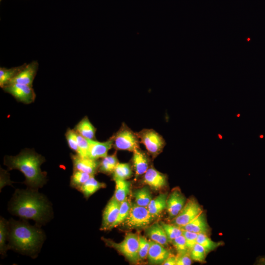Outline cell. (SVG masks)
Instances as JSON below:
<instances>
[{
	"label": "cell",
	"mask_w": 265,
	"mask_h": 265,
	"mask_svg": "<svg viewBox=\"0 0 265 265\" xmlns=\"http://www.w3.org/2000/svg\"><path fill=\"white\" fill-rule=\"evenodd\" d=\"M8 237V221L3 217L0 219V253L2 256L6 255L9 250L7 243Z\"/></svg>",
	"instance_id": "cell-26"
},
{
	"label": "cell",
	"mask_w": 265,
	"mask_h": 265,
	"mask_svg": "<svg viewBox=\"0 0 265 265\" xmlns=\"http://www.w3.org/2000/svg\"><path fill=\"white\" fill-rule=\"evenodd\" d=\"M45 240V234L41 226L30 225L25 219L8 220L9 249L35 258Z\"/></svg>",
	"instance_id": "cell-2"
},
{
	"label": "cell",
	"mask_w": 265,
	"mask_h": 265,
	"mask_svg": "<svg viewBox=\"0 0 265 265\" xmlns=\"http://www.w3.org/2000/svg\"><path fill=\"white\" fill-rule=\"evenodd\" d=\"M142 182L152 189L158 190L166 186L167 176L151 166L143 174Z\"/></svg>",
	"instance_id": "cell-13"
},
{
	"label": "cell",
	"mask_w": 265,
	"mask_h": 265,
	"mask_svg": "<svg viewBox=\"0 0 265 265\" xmlns=\"http://www.w3.org/2000/svg\"><path fill=\"white\" fill-rule=\"evenodd\" d=\"M38 68V63L36 61H33L28 64L26 63L23 69L9 83H17L32 86Z\"/></svg>",
	"instance_id": "cell-14"
},
{
	"label": "cell",
	"mask_w": 265,
	"mask_h": 265,
	"mask_svg": "<svg viewBox=\"0 0 265 265\" xmlns=\"http://www.w3.org/2000/svg\"><path fill=\"white\" fill-rule=\"evenodd\" d=\"M115 190L113 196L119 202L125 200L130 192L131 183L126 180L115 179Z\"/></svg>",
	"instance_id": "cell-24"
},
{
	"label": "cell",
	"mask_w": 265,
	"mask_h": 265,
	"mask_svg": "<svg viewBox=\"0 0 265 265\" xmlns=\"http://www.w3.org/2000/svg\"><path fill=\"white\" fill-rule=\"evenodd\" d=\"M189 253L192 261L201 263L206 262L207 254L204 247L200 244L196 243Z\"/></svg>",
	"instance_id": "cell-33"
},
{
	"label": "cell",
	"mask_w": 265,
	"mask_h": 265,
	"mask_svg": "<svg viewBox=\"0 0 265 265\" xmlns=\"http://www.w3.org/2000/svg\"><path fill=\"white\" fill-rule=\"evenodd\" d=\"M118 163L116 153L107 155L100 161L98 171L107 175L111 174Z\"/></svg>",
	"instance_id": "cell-23"
},
{
	"label": "cell",
	"mask_w": 265,
	"mask_h": 265,
	"mask_svg": "<svg viewBox=\"0 0 265 265\" xmlns=\"http://www.w3.org/2000/svg\"><path fill=\"white\" fill-rule=\"evenodd\" d=\"M148 154L140 148L133 152L132 161L135 176L143 175L149 168L150 159Z\"/></svg>",
	"instance_id": "cell-18"
},
{
	"label": "cell",
	"mask_w": 265,
	"mask_h": 265,
	"mask_svg": "<svg viewBox=\"0 0 265 265\" xmlns=\"http://www.w3.org/2000/svg\"><path fill=\"white\" fill-rule=\"evenodd\" d=\"M65 135L68 146L77 154L78 151V133L74 129L68 128Z\"/></svg>",
	"instance_id": "cell-35"
},
{
	"label": "cell",
	"mask_w": 265,
	"mask_h": 265,
	"mask_svg": "<svg viewBox=\"0 0 265 265\" xmlns=\"http://www.w3.org/2000/svg\"><path fill=\"white\" fill-rule=\"evenodd\" d=\"M186 201V198L180 188L175 187L171 190L167 198L166 208L170 220L179 213Z\"/></svg>",
	"instance_id": "cell-10"
},
{
	"label": "cell",
	"mask_w": 265,
	"mask_h": 265,
	"mask_svg": "<svg viewBox=\"0 0 265 265\" xmlns=\"http://www.w3.org/2000/svg\"><path fill=\"white\" fill-rule=\"evenodd\" d=\"M177 256L171 254L163 262V265H176Z\"/></svg>",
	"instance_id": "cell-40"
},
{
	"label": "cell",
	"mask_w": 265,
	"mask_h": 265,
	"mask_svg": "<svg viewBox=\"0 0 265 265\" xmlns=\"http://www.w3.org/2000/svg\"><path fill=\"white\" fill-rule=\"evenodd\" d=\"M167 196L166 193H160L151 200L147 209L153 216L156 217L166 209Z\"/></svg>",
	"instance_id": "cell-21"
},
{
	"label": "cell",
	"mask_w": 265,
	"mask_h": 265,
	"mask_svg": "<svg viewBox=\"0 0 265 265\" xmlns=\"http://www.w3.org/2000/svg\"><path fill=\"white\" fill-rule=\"evenodd\" d=\"M132 173L129 163H118L112 173L113 179L127 180L132 176Z\"/></svg>",
	"instance_id": "cell-29"
},
{
	"label": "cell",
	"mask_w": 265,
	"mask_h": 265,
	"mask_svg": "<svg viewBox=\"0 0 265 265\" xmlns=\"http://www.w3.org/2000/svg\"><path fill=\"white\" fill-rule=\"evenodd\" d=\"M26 64V63H25ZM25 64L21 66L7 69L3 67L0 68V86L3 88L5 85L9 84L10 81L18 75L23 69Z\"/></svg>",
	"instance_id": "cell-25"
},
{
	"label": "cell",
	"mask_w": 265,
	"mask_h": 265,
	"mask_svg": "<svg viewBox=\"0 0 265 265\" xmlns=\"http://www.w3.org/2000/svg\"><path fill=\"white\" fill-rule=\"evenodd\" d=\"M204 211L203 208L194 197H190L179 213L170 220V223L180 227L185 226L195 218Z\"/></svg>",
	"instance_id": "cell-8"
},
{
	"label": "cell",
	"mask_w": 265,
	"mask_h": 265,
	"mask_svg": "<svg viewBox=\"0 0 265 265\" xmlns=\"http://www.w3.org/2000/svg\"><path fill=\"white\" fill-rule=\"evenodd\" d=\"M156 218L150 213L147 208L135 203L132 205L128 217L121 225L128 230L141 229L150 225Z\"/></svg>",
	"instance_id": "cell-5"
},
{
	"label": "cell",
	"mask_w": 265,
	"mask_h": 265,
	"mask_svg": "<svg viewBox=\"0 0 265 265\" xmlns=\"http://www.w3.org/2000/svg\"><path fill=\"white\" fill-rule=\"evenodd\" d=\"M160 223L165 232L169 242L183 234L182 229L178 226L170 223H165L161 222Z\"/></svg>",
	"instance_id": "cell-32"
},
{
	"label": "cell",
	"mask_w": 265,
	"mask_h": 265,
	"mask_svg": "<svg viewBox=\"0 0 265 265\" xmlns=\"http://www.w3.org/2000/svg\"><path fill=\"white\" fill-rule=\"evenodd\" d=\"M136 134L140 143L145 146L148 154L154 158L162 152L166 145L163 137L152 129H144Z\"/></svg>",
	"instance_id": "cell-7"
},
{
	"label": "cell",
	"mask_w": 265,
	"mask_h": 265,
	"mask_svg": "<svg viewBox=\"0 0 265 265\" xmlns=\"http://www.w3.org/2000/svg\"><path fill=\"white\" fill-rule=\"evenodd\" d=\"M120 205V202L113 196L108 202L103 211L101 230H111V226L117 218Z\"/></svg>",
	"instance_id": "cell-11"
},
{
	"label": "cell",
	"mask_w": 265,
	"mask_h": 265,
	"mask_svg": "<svg viewBox=\"0 0 265 265\" xmlns=\"http://www.w3.org/2000/svg\"><path fill=\"white\" fill-rule=\"evenodd\" d=\"M197 243L204 247L207 255L224 245L223 241H214L210 238L209 236L203 234H198Z\"/></svg>",
	"instance_id": "cell-28"
},
{
	"label": "cell",
	"mask_w": 265,
	"mask_h": 265,
	"mask_svg": "<svg viewBox=\"0 0 265 265\" xmlns=\"http://www.w3.org/2000/svg\"><path fill=\"white\" fill-rule=\"evenodd\" d=\"M78 151L77 153L82 157H88L89 143L87 138L78 133Z\"/></svg>",
	"instance_id": "cell-37"
},
{
	"label": "cell",
	"mask_w": 265,
	"mask_h": 265,
	"mask_svg": "<svg viewBox=\"0 0 265 265\" xmlns=\"http://www.w3.org/2000/svg\"><path fill=\"white\" fill-rule=\"evenodd\" d=\"M45 158L33 149L26 148L15 156H5L3 163L8 170L17 169L25 176L24 183L27 188L38 190L47 183V173L40 166Z\"/></svg>",
	"instance_id": "cell-3"
},
{
	"label": "cell",
	"mask_w": 265,
	"mask_h": 265,
	"mask_svg": "<svg viewBox=\"0 0 265 265\" xmlns=\"http://www.w3.org/2000/svg\"><path fill=\"white\" fill-rule=\"evenodd\" d=\"M10 213L22 219L32 220L41 226L53 216L52 205L38 190L17 189L8 203Z\"/></svg>",
	"instance_id": "cell-1"
},
{
	"label": "cell",
	"mask_w": 265,
	"mask_h": 265,
	"mask_svg": "<svg viewBox=\"0 0 265 265\" xmlns=\"http://www.w3.org/2000/svg\"><path fill=\"white\" fill-rule=\"evenodd\" d=\"M171 242L177 252V255L189 253L185 238L183 235L175 238Z\"/></svg>",
	"instance_id": "cell-36"
},
{
	"label": "cell",
	"mask_w": 265,
	"mask_h": 265,
	"mask_svg": "<svg viewBox=\"0 0 265 265\" xmlns=\"http://www.w3.org/2000/svg\"></svg>",
	"instance_id": "cell-43"
},
{
	"label": "cell",
	"mask_w": 265,
	"mask_h": 265,
	"mask_svg": "<svg viewBox=\"0 0 265 265\" xmlns=\"http://www.w3.org/2000/svg\"><path fill=\"white\" fill-rule=\"evenodd\" d=\"M180 228L182 230L203 234L209 236L212 232V229L207 221L206 212L204 210L189 223Z\"/></svg>",
	"instance_id": "cell-16"
},
{
	"label": "cell",
	"mask_w": 265,
	"mask_h": 265,
	"mask_svg": "<svg viewBox=\"0 0 265 265\" xmlns=\"http://www.w3.org/2000/svg\"><path fill=\"white\" fill-rule=\"evenodd\" d=\"M3 91L11 95L18 102L29 104L34 102L36 94L32 88L27 85L11 83L2 88Z\"/></svg>",
	"instance_id": "cell-9"
},
{
	"label": "cell",
	"mask_w": 265,
	"mask_h": 265,
	"mask_svg": "<svg viewBox=\"0 0 265 265\" xmlns=\"http://www.w3.org/2000/svg\"><path fill=\"white\" fill-rule=\"evenodd\" d=\"M3 173H4V174L5 176V178L4 179H0V189H1L4 186L6 185H11V183H13V182H11L9 180V177L8 175H7L6 171Z\"/></svg>",
	"instance_id": "cell-41"
},
{
	"label": "cell",
	"mask_w": 265,
	"mask_h": 265,
	"mask_svg": "<svg viewBox=\"0 0 265 265\" xmlns=\"http://www.w3.org/2000/svg\"><path fill=\"white\" fill-rule=\"evenodd\" d=\"M146 236L152 240L167 246L169 240L160 223L155 222L146 228Z\"/></svg>",
	"instance_id": "cell-19"
},
{
	"label": "cell",
	"mask_w": 265,
	"mask_h": 265,
	"mask_svg": "<svg viewBox=\"0 0 265 265\" xmlns=\"http://www.w3.org/2000/svg\"><path fill=\"white\" fill-rule=\"evenodd\" d=\"M132 204L129 199L127 198L120 203V208L117 218L111 227V230L121 224L128 217Z\"/></svg>",
	"instance_id": "cell-31"
},
{
	"label": "cell",
	"mask_w": 265,
	"mask_h": 265,
	"mask_svg": "<svg viewBox=\"0 0 265 265\" xmlns=\"http://www.w3.org/2000/svg\"><path fill=\"white\" fill-rule=\"evenodd\" d=\"M139 236L137 233H129L124 239L116 243L110 239L102 238L106 244L112 247L124 255L130 262L136 263L139 259Z\"/></svg>",
	"instance_id": "cell-4"
},
{
	"label": "cell",
	"mask_w": 265,
	"mask_h": 265,
	"mask_svg": "<svg viewBox=\"0 0 265 265\" xmlns=\"http://www.w3.org/2000/svg\"><path fill=\"white\" fill-rule=\"evenodd\" d=\"M182 235L185 238L189 252V251L197 243V238L198 234L188 231L183 230Z\"/></svg>",
	"instance_id": "cell-38"
},
{
	"label": "cell",
	"mask_w": 265,
	"mask_h": 265,
	"mask_svg": "<svg viewBox=\"0 0 265 265\" xmlns=\"http://www.w3.org/2000/svg\"><path fill=\"white\" fill-rule=\"evenodd\" d=\"M92 176L89 174L78 170H73L70 178V186L79 190V188Z\"/></svg>",
	"instance_id": "cell-30"
},
{
	"label": "cell",
	"mask_w": 265,
	"mask_h": 265,
	"mask_svg": "<svg viewBox=\"0 0 265 265\" xmlns=\"http://www.w3.org/2000/svg\"><path fill=\"white\" fill-rule=\"evenodd\" d=\"M192 264L189 253L177 255L176 265H190Z\"/></svg>",
	"instance_id": "cell-39"
},
{
	"label": "cell",
	"mask_w": 265,
	"mask_h": 265,
	"mask_svg": "<svg viewBox=\"0 0 265 265\" xmlns=\"http://www.w3.org/2000/svg\"><path fill=\"white\" fill-rule=\"evenodd\" d=\"M135 203L140 206L147 208L152 199L149 186H145L135 190L133 193Z\"/></svg>",
	"instance_id": "cell-27"
},
{
	"label": "cell",
	"mask_w": 265,
	"mask_h": 265,
	"mask_svg": "<svg viewBox=\"0 0 265 265\" xmlns=\"http://www.w3.org/2000/svg\"><path fill=\"white\" fill-rule=\"evenodd\" d=\"M150 246V240H148L144 236H139L138 257L139 260L147 258Z\"/></svg>",
	"instance_id": "cell-34"
},
{
	"label": "cell",
	"mask_w": 265,
	"mask_h": 265,
	"mask_svg": "<svg viewBox=\"0 0 265 265\" xmlns=\"http://www.w3.org/2000/svg\"><path fill=\"white\" fill-rule=\"evenodd\" d=\"M256 264L265 265V257H259L257 259Z\"/></svg>",
	"instance_id": "cell-42"
},
{
	"label": "cell",
	"mask_w": 265,
	"mask_h": 265,
	"mask_svg": "<svg viewBox=\"0 0 265 265\" xmlns=\"http://www.w3.org/2000/svg\"><path fill=\"white\" fill-rule=\"evenodd\" d=\"M73 163V170H78L94 176L97 171L99 166L98 160H94L88 157H82L77 154H71Z\"/></svg>",
	"instance_id": "cell-12"
},
{
	"label": "cell",
	"mask_w": 265,
	"mask_h": 265,
	"mask_svg": "<svg viewBox=\"0 0 265 265\" xmlns=\"http://www.w3.org/2000/svg\"><path fill=\"white\" fill-rule=\"evenodd\" d=\"M171 254L170 251L165 246L150 240V246L147 256L150 264L162 265Z\"/></svg>",
	"instance_id": "cell-15"
},
{
	"label": "cell",
	"mask_w": 265,
	"mask_h": 265,
	"mask_svg": "<svg viewBox=\"0 0 265 265\" xmlns=\"http://www.w3.org/2000/svg\"><path fill=\"white\" fill-rule=\"evenodd\" d=\"M74 130L79 134L89 139H94L96 132L87 116L84 117L75 126Z\"/></svg>",
	"instance_id": "cell-20"
},
{
	"label": "cell",
	"mask_w": 265,
	"mask_h": 265,
	"mask_svg": "<svg viewBox=\"0 0 265 265\" xmlns=\"http://www.w3.org/2000/svg\"><path fill=\"white\" fill-rule=\"evenodd\" d=\"M105 183L100 182L93 176L90 177L78 190L87 199L101 188L106 187Z\"/></svg>",
	"instance_id": "cell-22"
},
{
	"label": "cell",
	"mask_w": 265,
	"mask_h": 265,
	"mask_svg": "<svg viewBox=\"0 0 265 265\" xmlns=\"http://www.w3.org/2000/svg\"><path fill=\"white\" fill-rule=\"evenodd\" d=\"M112 147L118 150L133 152L139 147V139L136 132L123 123L119 130L111 137Z\"/></svg>",
	"instance_id": "cell-6"
},
{
	"label": "cell",
	"mask_w": 265,
	"mask_h": 265,
	"mask_svg": "<svg viewBox=\"0 0 265 265\" xmlns=\"http://www.w3.org/2000/svg\"><path fill=\"white\" fill-rule=\"evenodd\" d=\"M88 158L94 160L103 158L107 155L108 151L112 147L111 137L106 141L99 142L93 139H89Z\"/></svg>",
	"instance_id": "cell-17"
}]
</instances>
